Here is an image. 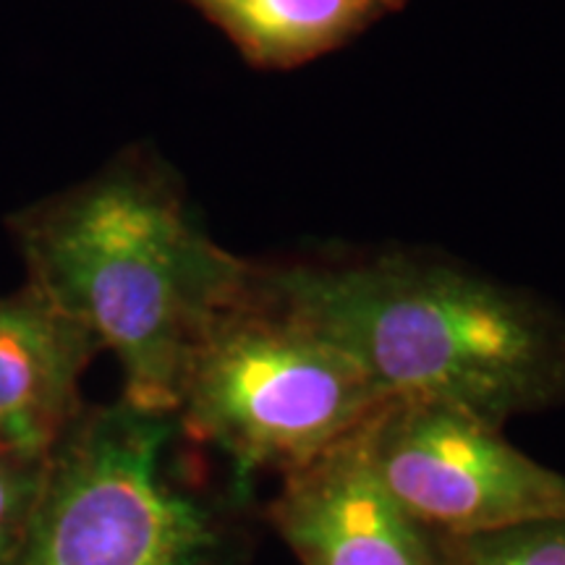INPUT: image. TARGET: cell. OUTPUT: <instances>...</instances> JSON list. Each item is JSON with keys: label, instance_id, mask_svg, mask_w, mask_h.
Wrapping results in <instances>:
<instances>
[{"label": "cell", "instance_id": "cell-1", "mask_svg": "<svg viewBox=\"0 0 565 565\" xmlns=\"http://www.w3.org/2000/svg\"><path fill=\"white\" fill-rule=\"evenodd\" d=\"M257 280L391 398L448 404L498 427L565 404V320L487 275L387 254L257 267Z\"/></svg>", "mask_w": 565, "mask_h": 565}, {"label": "cell", "instance_id": "cell-2", "mask_svg": "<svg viewBox=\"0 0 565 565\" xmlns=\"http://www.w3.org/2000/svg\"><path fill=\"white\" fill-rule=\"evenodd\" d=\"M30 282L118 356L126 404L173 414L189 353L254 267L196 228L171 189L116 171L19 212Z\"/></svg>", "mask_w": 565, "mask_h": 565}, {"label": "cell", "instance_id": "cell-3", "mask_svg": "<svg viewBox=\"0 0 565 565\" xmlns=\"http://www.w3.org/2000/svg\"><path fill=\"white\" fill-rule=\"evenodd\" d=\"M391 395L343 349L252 286L207 324L183 366V440L228 458L233 500L263 471L299 469L359 433Z\"/></svg>", "mask_w": 565, "mask_h": 565}, {"label": "cell", "instance_id": "cell-4", "mask_svg": "<svg viewBox=\"0 0 565 565\" xmlns=\"http://www.w3.org/2000/svg\"><path fill=\"white\" fill-rule=\"evenodd\" d=\"M173 414L82 412L45 463L9 565H225L228 526L175 471Z\"/></svg>", "mask_w": 565, "mask_h": 565}, {"label": "cell", "instance_id": "cell-5", "mask_svg": "<svg viewBox=\"0 0 565 565\" xmlns=\"http://www.w3.org/2000/svg\"><path fill=\"white\" fill-rule=\"evenodd\" d=\"M385 490L427 534H479L565 519V475L463 408L393 398L370 424Z\"/></svg>", "mask_w": 565, "mask_h": 565}, {"label": "cell", "instance_id": "cell-6", "mask_svg": "<svg viewBox=\"0 0 565 565\" xmlns=\"http://www.w3.org/2000/svg\"><path fill=\"white\" fill-rule=\"evenodd\" d=\"M370 424L282 475L270 521L301 565H429L427 534L374 469Z\"/></svg>", "mask_w": 565, "mask_h": 565}, {"label": "cell", "instance_id": "cell-7", "mask_svg": "<svg viewBox=\"0 0 565 565\" xmlns=\"http://www.w3.org/2000/svg\"><path fill=\"white\" fill-rule=\"evenodd\" d=\"M100 343L26 280L0 299V448L47 461L79 419L82 374Z\"/></svg>", "mask_w": 565, "mask_h": 565}, {"label": "cell", "instance_id": "cell-8", "mask_svg": "<svg viewBox=\"0 0 565 565\" xmlns=\"http://www.w3.org/2000/svg\"><path fill=\"white\" fill-rule=\"evenodd\" d=\"M259 66H294L341 45L385 0H192Z\"/></svg>", "mask_w": 565, "mask_h": 565}, {"label": "cell", "instance_id": "cell-9", "mask_svg": "<svg viewBox=\"0 0 565 565\" xmlns=\"http://www.w3.org/2000/svg\"><path fill=\"white\" fill-rule=\"evenodd\" d=\"M427 540L429 565H565V519Z\"/></svg>", "mask_w": 565, "mask_h": 565}, {"label": "cell", "instance_id": "cell-10", "mask_svg": "<svg viewBox=\"0 0 565 565\" xmlns=\"http://www.w3.org/2000/svg\"><path fill=\"white\" fill-rule=\"evenodd\" d=\"M47 461H30L0 448V565L24 542Z\"/></svg>", "mask_w": 565, "mask_h": 565}, {"label": "cell", "instance_id": "cell-11", "mask_svg": "<svg viewBox=\"0 0 565 565\" xmlns=\"http://www.w3.org/2000/svg\"><path fill=\"white\" fill-rule=\"evenodd\" d=\"M387 6H391V9H398V6H404V0H385Z\"/></svg>", "mask_w": 565, "mask_h": 565}]
</instances>
